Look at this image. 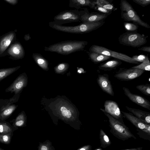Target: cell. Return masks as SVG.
Segmentation results:
<instances>
[{
    "instance_id": "1",
    "label": "cell",
    "mask_w": 150,
    "mask_h": 150,
    "mask_svg": "<svg viewBox=\"0 0 150 150\" xmlns=\"http://www.w3.org/2000/svg\"><path fill=\"white\" fill-rule=\"evenodd\" d=\"M88 42L85 41L66 40L45 46L44 50L55 52L63 55L83 51L87 45Z\"/></svg>"
},
{
    "instance_id": "2",
    "label": "cell",
    "mask_w": 150,
    "mask_h": 150,
    "mask_svg": "<svg viewBox=\"0 0 150 150\" xmlns=\"http://www.w3.org/2000/svg\"><path fill=\"white\" fill-rule=\"evenodd\" d=\"M104 21L82 23L75 26H66L58 25L54 21L50 22L49 25L52 28L58 31L71 33L83 34L89 33L101 27Z\"/></svg>"
},
{
    "instance_id": "3",
    "label": "cell",
    "mask_w": 150,
    "mask_h": 150,
    "mask_svg": "<svg viewBox=\"0 0 150 150\" xmlns=\"http://www.w3.org/2000/svg\"><path fill=\"white\" fill-rule=\"evenodd\" d=\"M100 110L108 119L110 132L117 138L125 141L131 138L134 139L136 137L131 132L129 128L125 124L115 119L108 113L104 111L103 109Z\"/></svg>"
},
{
    "instance_id": "4",
    "label": "cell",
    "mask_w": 150,
    "mask_h": 150,
    "mask_svg": "<svg viewBox=\"0 0 150 150\" xmlns=\"http://www.w3.org/2000/svg\"><path fill=\"white\" fill-rule=\"evenodd\" d=\"M121 16L122 18L127 22L131 21L135 24L147 28L150 26L142 21L131 5L126 0H121L120 3Z\"/></svg>"
},
{
    "instance_id": "5",
    "label": "cell",
    "mask_w": 150,
    "mask_h": 150,
    "mask_svg": "<svg viewBox=\"0 0 150 150\" xmlns=\"http://www.w3.org/2000/svg\"><path fill=\"white\" fill-rule=\"evenodd\" d=\"M118 40L121 44L134 47H140L147 42L146 37L136 31L124 33L119 36Z\"/></svg>"
},
{
    "instance_id": "6",
    "label": "cell",
    "mask_w": 150,
    "mask_h": 150,
    "mask_svg": "<svg viewBox=\"0 0 150 150\" xmlns=\"http://www.w3.org/2000/svg\"><path fill=\"white\" fill-rule=\"evenodd\" d=\"M89 52L100 53L110 57H113L129 63L138 64L129 56L121 53L113 51L104 47L96 45H92L89 48Z\"/></svg>"
},
{
    "instance_id": "7",
    "label": "cell",
    "mask_w": 150,
    "mask_h": 150,
    "mask_svg": "<svg viewBox=\"0 0 150 150\" xmlns=\"http://www.w3.org/2000/svg\"><path fill=\"white\" fill-rule=\"evenodd\" d=\"M81 11L78 10H66L62 11L54 16V22L61 25L65 23L79 21Z\"/></svg>"
},
{
    "instance_id": "8",
    "label": "cell",
    "mask_w": 150,
    "mask_h": 150,
    "mask_svg": "<svg viewBox=\"0 0 150 150\" xmlns=\"http://www.w3.org/2000/svg\"><path fill=\"white\" fill-rule=\"evenodd\" d=\"M145 71L132 68H120L114 75L115 78L122 81L132 80L140 76Z\"/></svg>"
},
{
    "instance_id": "9",
    "label": "cell",
    "mask_w": 150,
    "mask_h": 150,
    "mask_svg": "<svg viewBox=\"0 0 150 150\" xmlns=\"http://www.w3.org/2000/svg\"><path fill=\"white\" fill-rule=\"evenodd\" d=\"M104 109L103 110L108 113L114 118L124 124L123 115L117 103L114 101L107 100L104 105Z\"/></svg>"
},
{
    "instance_id": "10",
    "label": "cell",
    "mask_w": 150,
    "mask_h": 150,
    "mask_svg": "<svg viewBox=\"0 0 150 150\" xmlns=\"http://www.w3.org/2000/svg\"><path fill=\"white\" fill-rule=\"evenodd\" d=\"M11 31L0 37V57L5 56L6 50L16 39L15 31Z\"/></svg>"
},
{
    "instance_id": "11",
    "label": "cell",
    "mask_w": 150,
    "mask_h": 150,
    "mask_svg": "<svg viewBox=\"0 0 150 150\" xmlns=\"http://www.w3.org/2000/svg\"><path fill=\"white\" fill-rule=\"evenodd\" d=\"M80 21L82 23L104 21L109 15L97 12L89 13L86 8L81 11Z\"/></svg>"
},
{
    "instance_id": "12",
    "label": "cell",
    "mask_w": 150,
    "mask_h": 150,
    "mask_svg": "<svg viewBox=\"0 0 150 150\" xmlns=\"http://www.w3.org/2000/svg\"><path fill=\"white\" fill-rule=\"evenodd\" d=\"M121 112L125 118L127 119L137 129L150 135V125L146 124L131 113L122 111Z\"/></svg>"
},
{
    "instance_id": "13",
    "label": "cell",
    "mask_w": 150,
    "mask_h": 150,
    "mask_svg": "<svg viewBox=\"0 0 150 150\" xmlns=\"http://www.w3.org/2000/svg\"><path fill=\"white\" fill-rule=\"evenodd\" d=\"M25 55L23 46L19 42L16 41L11 45L5 53V55H9L10 58L15 59H21Z\"/></svg>"
},
{
    "instance_id": "14",
    "label": "cell",
    "mask_w": 150,
    "mask_h": 150,
    "mask_svg": "<svg viewBox=\"0 0 150 150\" xmlns=\"http://www.w3.org/2000/svg\"><path fill=\"white\" fill-rule=\"evenodd\" d=\"M125 94L133 102L145 108L150 110V102L144 97L132 93L127 88L123 87Z\"/></svg>"
},
{
    "instance_id": "15",
    "label": "cell",
    "mask_w": 150,
    "mask_h": 150,
    "mask_svg": "<svg viewBox=\"0 0 150 150\" xmlns=\"http://www.w3.org/2000/svg\"><path fill=\"white\" fill-rule=\"evenodd\" d=\"M96 81L98 85L103 91L112 96H114L113 87L108 74L98 75Z\"/></svg>"
},
{
    "instance_id": "16",
    "label": "cell",
    "mask_w": 150,
    "mask_h": 150,
    "mask_svg": "<svg viewBox=\"0 0 150 150\" xmlns=\"http://www.w3.org/2000/svg\"><path fill=\"white\" fill-rule=\"evenodd\" d=\"M26 79L23 75L19 76L6 90V91L19 93L26 85Z\"/></svg>"
},
{
    "instance_id": "17",
    "label": "cell",
    "mask_w": 150,
    "mask_h": 150,
    "mask_svg": "<svg viewBox=\"0 0 150 150\" xmlns=\"http://www.w3.org/2000/svg\"><path fill=\"white\" fill-rule=\"evenodd\" d=\"M126 109L134 116L142 121L145 124L150 125V113L137 109L125 107Z\"/></svg>"
},
{
    "instance_id": "18",
    "label": "cell",
    "mask_w": 150,
    "mask_h": 150,
    "mask_svg": "<svg viewBox=\"0 0 150 150\" xmlns=\"http://www.w3.org/2000/svg\"><path fill=\"white\" fill-rule=\"evenodd\" d=\"M69 6L71 8H74L77 10L85 6H88L94 9L95 5L93 2V0H70Z\"/></svg>"
},
{
    "instance_id": "19",
    "label": "cell",
    "mask_w": 150,
    "mask_h": 150,
    "mask_svg": "<svg viewBox=\"0 0 150 150\" xmlns=\"http://www.w3.org/2000/svg\"><path fill=\"white\" fill-rule=\"evenodd\" d=\"M122 64V62L120 60H111L100 64L98 68L103 71H111L115 69Z\"/></svg>"
},
{
    "instance_id": "20",
    "label": "cell",
    "mask_w": 150,
    "mask_h": 150,
    "mask_svg": "<svg viewBox=\"0 0 150 150\" xmlns=\"http://www.w3.org/2000/svg\"><path fill=\"white\" fill-rule=\"evenodd\" d=\"M90 59L95 64H98L106 61L110 57L95 52H87Z\"/></svg>"
},
{
    "instance_id": "21",
    "label": "cell",
    "mask_w": 150,
    "mask_h": 150,
    "mask_svg": "<svg viewBox=\"0 0 150 150\" xmlns=\"http://www.w3.org/2000/svg\"><path fill=\"white\" fill-rule=\"evenodd\" d=\"M32 57L36 63L41 67L44 69L47 68L48 62L41 54L33 53Z\"/></svg>"
},
{
    "instance_id": "22",
    "label": "cell",
    "mask_w": 150,
    "mask_h": 150,
    "mask_svg": "<svg viewBox=\"0 0 150 150\" xmlns=\"http://www.w3.org/2000/svg\"><path fill=\"white\" fill-rule=\"evenodd\" d=\"M99 138L101 147L105 148L111 144V142L108 137L102 129L100 130Z\"/></svg>"
},
{
    "instance_id": "23",
    "label": "cell",
    "mask_w": 150,
    "mask_h": 150,
    "mask_svg": "<svg viewBox=\"0 0 150 150\" xmlns=\"http://www.w3.org/2000/svg\"><path fill=\"white\" fill-rule=\"evenodd\" d=\"M20 66L15 67L0 69V80L12 74L18 69Z\"/></svg>"
},
{
    "instance_id": "24",
    "label": "cell",
    "mask_w": 150,
    "mask_h": 150,
    "mask_svg": "<svg viewBox=\"0 0 150 150\" xmlns=\"http://www.w3.org/2000/svg\"><path fill=\"white\" fill-rule=\"evenodd\" d=\"M38 149V150H55L52 142L49 140H46L42 143L39 142Z\"/></svg>"
},
{
    "instance_id": "25",
    "label": "cell",
    "mask_w": 150,
    "mask_h": 150,
    "mask_svg": "<svg viewBox=\"0 0 150 150\" xmlns=\"http://www.w3.org/2000/svg\"><path fill=\"white\" fill-rule=\"evenodd\" d=\"M132 68L149 71L150 70V62L148 57L141 64L131 67Z\"/></svg>"
},
{
    "instance_id": "26",
    "label": "cell",
    "mask_w": 150,
    "mask_h": 150,
    "mask_svg": "<svg viewBox=\"0 0 150 150\" xmlns=\"http://www.w3.org/2000/svg\"><path fill=\"white\" fill-rule=\"evenodd\" d=\"M13 130L8 125L5 123H0V134H12Z\"/></svg>"
},
{
    "instance_id": "27",
    "label": "cell",
    "mask_w": 150,
    "mask_h": 150,
    "mask_svg": "<svg viewBox=\"0 0 150 150\" xmlns=\"http://www.w3.org/2000/svg\"><path fill=\"white\" fill-rule=\"evenodd\" d=\"M136 88L145 95L150 96V84H146L138 85Z\"/></svg>"
},
{
    "instance_id": "28",
    "label": "cell",
    "mask_w": 150,
    "mask_h": 150,
    "mask_svg": "<svg viewBox=\"0 0 150 150\" xmlns=\"http://www.w3.org/2000/svg\"><path fill=\"white\" fill-rule=\"evenodd\" d=\"M16 107L14 105H11L5 109L1 114V118L3 120L9 116L14 110Z\"/></svg>"
},
{
    "instance_id": "29",
    "label": "cell",
    "mask_w": 150,
    "mask_h": 150,
    "mask_svg": "<svg viewBox=\"0 0 150 150\" xmlns=\"http://www.w3.org/2000/svg\"><path fill=\"white\" fill-rule=\"evenodd\" d=\"M25 122V119L23 115L20 114L16 118L14 122V125L16 127H22L24 125Z\"/></svg>"
},
{
    "instance_id": "30",
    "label": "cell",
    "mask_w": 150,
    "mask_h": 150,
    "mask_svg": "<svg viewBox=\"0 0 150 150\" xmlns=\"http://www.w3.org/2000/svg\"><path fill=\"white\" fill-rule=\"evenodd\" d=\"M123 25L127 31H136L139 28L138 25L134 23L125 22Z\"/></svg>"
},
{
    "instance_id": "31",
    "label": "cell",
    "mask_w": 150,
    "mask_h": 150,
    "mask_svg": "<svg viewBox=\"0 0 150 150\" xmlns=\"http://www.w3.org/2000/svg\"><path fill=\"white\" fill-rule=\"evenodd\" d=\"M12 134H0V142L5 144L10 143Z\"/></svg>"
},
{
    "instance_id": "32",
    "label": "cell",
    "mask_w": 150,
    "mask_h": 150,
    "mask_svg": "<svg viewBox=\"0 0 150 150\" xmlns=\"http://www.w3.org/2000/svg\"><path fill=\"white\" fill-rule=\"evenodd\" d=\"M60 110L62 115L64 117L69 119L71 117L72 114L70 111L65 107H62L60 108Z\"/></svg>"
},
{
    "instance_id": "33",
    "label": "cell",
    "mask_w": 150,
    "mask_h": 150,
    "mask_svg": "<svg viewBox=\"0 0 150 150\" xmlns=\"http://www.w3.org/2000/svg\"><path fill=\"white\" fill-rule=\"evenodd\" d=\"M148 57L147 56L141 54L133 56L131 58L135 61L142 63Z\"/></svg>"
},
{
    "instance_id": "34",
    "label": "cell",
    "mask_w": 150,
    "mask_h": 150,
    "mask_svg": "<svg viewBox=\"0 0 150 150\" xmlns=\"http://www.w3.org/2000/svg\"><path fill=\"white\" fill-rule=\"evenodd\" d=\"M94 9L95 10L103 13L104 14H108L109 15L112 12L111 11L107 10L102 7L96 5H95Z\"/></svg>"
},
{
    "instance_id": "35",
    "label": "cell",
    "mask_w": 150,
    "mask_h": 150,
    "mask_svg": "<svg viewBox=\"0 0 150 150\" xmlns=\"http://www.w3.org/2000/svg\"><path fill=\"white\" fill-rule=\"evenodd\" d=\"M134 3L145 7L150 4V0H132Z\"/></svg>"
},
{
    "instance_id": "36",
    "label": "cell",
    "mask_w": 150,
    "mask_h": 150,
    "mask_svg": "<svg viewBox=\"0 0 150 150\" xmlns=\"http://www.w3.org/2000/svg\"><path fill=\"white\" fill-rule=\"evenodd\" d=\"M68 65L67 63H62L59 64L56 67V69L58 71H62L67 68Z\"/></svg>"
},
{
    "instance_id": "37",
    "label": "cell",
    "mask_w": 150,
    "mask_h": 150,
    "mask_svg": "<svg viewBox=\"0 0 150 150\" xmlns=\"http://www.w3.org/2000/svg\"><path fill=\"white\" fill-rule=\"evenodd\" d=\"M4 1L11 5H15L18 2V0H4Z\"/></svg>"
},
{
    "instance_id": "38",
    "label": "cell",
    "mask_w": 150,
    "mask_h": 150,
    "mask_svg": "<svg viewBox=\"0 0 150 150\" xmlns=\"http://www.w3.org/2000/svg\"><path fill=\"white\" fill-rule=\"evenodd\" d=\"M91 146L90 145H87L80 148L77 150H91Z\"/></svg>"
},
{
    "instance_id": "39",
    "label": "cell",
    "mask_w": 150,
    "mask_h": 150,
    "mask_svg": "<svg viewBox=\"0 0 150 150\" xmlns=\"http://www.w3.org/2000/svg\"><path fill=\"white\" fill-rule=\"evenodd\" d=\"M138 50H139L146 52L150 53V46H144L141 48H138Z\"/></svg>"
},
{
    "instance_id": "40",
    "label": "cell",
    "mask_w": 150,
    "mask_h": 150,
    "mask_svg": "<svg viewBox=\"0 0 150 150\" xmlns=\"http://www.w3.org/2000/svg\"><path fill=\"white\" fill-rule=\"evenodd\" d=\"M31 38V37H30L29 34L25 35L24 37V39L26 41L29 40Z\"/></svg>"
},
{
    "instance_id": "41",
    "label": "cell",
    "mask_w": 150,
    "mask_h": 150,
    "mask_svg": "<svg viewBox=\"0 0 150 150\" xmlns=\"http://www.w3.org/2000/svg\"><path fill=\"white\" fill-rule=\"evenodd\" d=\"M142 147H139L120 150H142Z\"/></svg>"
},
{
    "instance_id": "42",
    "label": "cell",
    "mask_w": 150,
    "mask_h": 150,
    "mask_svg": "<svg viewBox=\"0 0 150 150\" xmlns=\"http://www.w3.org/2000/svg\"><path fill=\"white\" fill-rule=\"evenodd\" d=\"M82 69V68L79 69H78V72L79 73H81L82 72V71H81V70Z\"/></svg>"
},
{
    "instance_id": "43",
    "label": "cell",
    "mask_w": 150,
    "mask_h": 150,
    "mask_svg": "<svg viewBox=\"0 0 150 150\" xmlns=\"http://www.w3.org/2000/svg\"><path fill=\"white\" fill-rule=\"evenodd\" d=\"M94 150H103L101 148H98Z\"/></svg>"
},
{
    "instance_id": "44",
    "label": "cell",
    "mask_w": 150,
    "mask_h": 150,
    "mask_svg": "<svg viewBox=\"0 0 150 150\" xmlns=\"http://www.w3.org/2000/svg\"><path fill=\"white\" fill-rule=\"evenodd\" d=\"M0 150H4V149L0 148Z\"/></svg>"
}]
</instances>
